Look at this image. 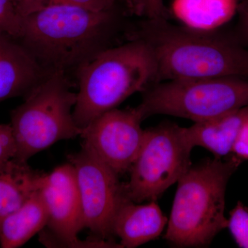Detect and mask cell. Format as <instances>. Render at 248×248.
<instances>
[{
  "label": "cell",
  "mask_w": 248,
  "mask_h": 248,
  "mask_svg": "<svg viewBox=\"0 0 248 248\" xmlns=\"http://www.w3.org/2000/svg\"><path fill=\"white\" fill-rule=\"evenodd\" d=\"M127 8L94 11L51 5L24 16L17 40L49 76L76 74L107 49L127 41Z\"/></svg>",
  "instance_id": "cell-1"
},
{
  "label": "cell",
  "mask_w": 248,
  "mask_h": 248,
  "mask_svg": "<svg viewBox=\"0 0 248 248\" xmlns=\"http://www.w3.org/2000/svg\"><path fill=\"white\" fill-rule=\"evenodd\" d=\"M192 149L185 128L177 124L144 130L141 149L129 170L130 179L123 184L125 197L137 203L157 200L190 169Z\"/></svg>",
  "instance_id": "cell-7"
},
{
  "label": "cell",
  "mask_w": 248,
  "mask_h": 248,
  "mask_svg": "<svg viewBox=\"0 0 248 248\" xmlns=\"http://www.w3.org/2000/svg\"><path fill=\"white\" fill-rule=\"evenodd\" d=\"M75 76L79 90L73 117L81 130L135 93L157 83L154 55L146 42L139 39L107 49Z\"/></svg>",
  "instance_id": "cell-3"
},
{
  "label": "cell",
  "mask_w": 248,
  "mask_h": 248,
  "mask_svg": "<svg viewBox=\"0 0 248 248\" xmlns=\"http://www.w3.org/2000/svg\"><path fill=\"white\" fill-rule=\"evenodd\" d=\"M248 122V105L185 128L187 140L193 148L200 146L211 152L215 158L232 153L235 140Z\"/></svg>",
  "instance_id": "cell-13"
},
{
  "label": "cell",
  "mask_w": 248,
  "mask_h": 248,
  "mask_svg": "<svg viewBox=\"0 0 248 248\" xmlns=\"http://www.w3.org/2000/svg\"><path fill=\"white\" fill-rule=\"evenodd\" d=\"M137 107L143 120L165 115L204 122L248 105V79L239 77L161 81L141 93Z\"/></svg>",
  "instance_id": "cell-6"
},
{
  "label": "cell",
  "mask_w": 248,
  "mask_h": 248,
  "mask_svg": "<svg viewBox=\"0 0 248 248\" xmlns=\"http://www.w3.org/2000/svg\"><path fill=\"white\" fill-rule=\"evenodd\" d=\"M51 5H71L94 11H109L127 8L130 11L127 0H19L17 10L22 17Z\"/></svg>",
  "instance_id": "cell-16"
},
{
  "label": "cell",
  "mask_w": 248,
  "mask_h": 248,
  "mask_svg": "<svg viewBox=\"0 0 248 248\" xmlns=\"http://www.w3.org/2000/svg\"><path fill=\"white\" fill-rule=\"evenodd\" d=\"M17 147L11 124H0V165L16 157Z\"/></svg>",
  "instance_id": "cell-20"
},
{
  "label": "cell",
  "mask_w": 248,
  "mask_h": 248,
  "mask_svg": "<svg viewBox=\"0 0 248 248\" xmlns=\"http://www.w3.org/2000/svg\"><path fill=\"white\" fill-rule=\"evenodd\" d=\"M69 76L55 73L47 77L11 112L16 140V159L28 161L54 143L81 135L73 109L77 93Z\"/></svg>",
  "instance_id": "cell-5"
},
{
  "label": "cell",
  "mask_w": 248,
  "mask_h": 248,
  "mask_svg": "<svg viewBox=\"0 0 248 248\" xmlns=\"http://www.w3.org/2000/svg\"><path fill=\"white\" fill-rule=\"evenodd\" d=\"M44 174L31 168L28 161L16 158L0 165V219L39 190Z\"/></svg>",
  "instance_id": "cell-15"
},
{
  "label": "cell",
  "mask_w": 248,
  "mask_h": 248,
  "mask_svg": "<svg viewBox=\"0 0 248 248\" xmlns=\"http://www.w3.org/2000/svg\"><path fill=\"white\" fill-rule=\"evenodd\" d=\"M22 19L16 0H0V32L17 39L22 29Z\"/></svg>",
  "instance_id": "cell-18"
},
{
  "label": "cell",
  "mask_w": 248,
  "mask_h": 248,
  "mask_svg": "<svg viewBox=\"0 0 248 248\" xmlns=\"http://www.w3.org/2000/svg\"><path fill=\"white\" fill-rule=\"evenodd\" d=\"M19 0H16V4H17V3L18 2V1H19Z\"/></svg>",
  "instance_id": "cell-24"
},
{
  "label": "cell",
  "mask_w": 248,
  "mask_h": 248,
  "mask_svg": "<svg viewBox=\"0 0 248 248\" xmlns=\"http://www.w3.org/2000/svg\"><path fill=\"white\" fill-rule=\"evenodd\" d=\"M228 228L238 246L248 248V208L241 202L230 213Z\"/></svg>",
  "instance_id": "cell-17"
},
{
  "label": "cell",
  "mask_w": 248,
  "mask_h": 248,
  "mask_svg": "<svg viewBox=\"0 0 248 248\" xmlns=\"http://www.w3.org/2000/svg\"><path fill=\"white\" fill-rule=\"evenodd\" d=\"M232 153L240 159H248V122L239 132Z\"/></svg>",
  "instance_id": "cell-22"
},
{
  "label": "cell",
  "mask_w": 248,
  "mask_h": 248,
  "mask_svg": "<svg viewBox=\"0 0 248 248\" xmlns=\"http://www.w3.org/2000/svg\"><path fill=\"white\" fill-rule=\"evenodd\" d=\"M47 77L19 40L0 32V102L25 98Z\"/></svg>",
  "instance_id": "cell-11"
},
{
  "label": "cell",
  "mask_w": 248,
  "mask_h": 248,
  "mask_svg": "<svg viewBox=\"0 0 248 248\" xmlns=\"http://www.w3.org/2000/svg\"><path fill=\"white\" fill-rule=\"evenodd\" d=\"M143 121L137 107L107 111L82 129V146L118 175L123 174L130 170L141 149Z\"/></svg>",
  "instance_id": "cell-10"
},
{
  "label": "cell",
  "mask_w": 248,
  "mask_h": 248,
  "mask_svg": "<svg viewBox=\"0 0 248 248\" xmlns=\"http://www.w3.org/2000/svg\"><path fill=\"white\" fill-rule=\"evenodd\" d=\"M48 215L40 191L19 208L0 219V247L17 248L47 226Z\"/></svg>",
  "instance_id": "cell-14"
},
{
  "label": "cell",
  "mask_w": 248,
  "mask_h": 248,
  "mask_svg": "<svg viewBox=\"0 0 248 248\" xmlns=\"http://www.w3.org/2000/svg\"><path fill=\"white\" fill-rule=\"evenodd\" d=\"M41 196L48 215L47 228L40 232V240L48 248H117L113 240L93 236L81 240L84 229L82 210L74 169L71 164L62 165L41 179Z\"/></svg>",
  "instance_id": "cell-8"
},
{
  "label": "cell",
  "mask_w": 248,
  "mask_h": 248,
  "mask_svg": "<svg viewBox=\"0 0 248 248\" xmlns=\"http://www.w3.org/2000/svg\"><path fill=\"white\" fill-rule=\"evenodd\" d=\"M127 1H128L129 4H130V3L132 2V1H133V0H127Z\"/></svg>",
  "instance_id": "cell-23"
},
{
  "label": "cell",
  "mask_w": 248,
  "mask_h": 248,
  "mask_svg": "<svg viewBox=\"0 0 248 248\" xmlns=\"http://www.w3.org/2000/svg\"><path fill=\"white\" fill-rule=\"evenodd\" d=\"M168 221L155 201L139 204L127 200L116 215L113 234L122 247L137 248L159 237Z\"/></svg>",
  "instance_id": "cell-12"
},
{
  "label": "cell",
  "mask_w": 248,
  "mask_h": 248,
  "mask_svg": "<svg viewBox=\"0 0 248 248\" xmlns=\"http://www.w3.org/2000/svg\"><path fill=\"white\" fill-rule=\"evenodd\" d=\"M133 39L151 48L157 83L213 77L248 79V48L233 29L201 30L175 25L168 19L142 18L130 24L127 41Z\"/></svg>",
  "instance_id": "cell-2"
},
{
  "label": "cell",
  "mask_w": 248,
  "mask_h": 248,
  "mask_svg": "<svg viewBox=\"0 0 248 248\" xmlns=\"http://www.w3.org/2000/svg\"><path fill=\"white\" fill-rule=\"evenodd\" d=\"M68 159L76 174L84 228L93 236L112 239L116 215L128 200L118 174L83 146Z\"/></svg>",
  "instance_id": "cell-9"
},
{
  "label": "cell",
  "mask_w": 248,
  "mask_h": 248,
  "mask_svg": "<svg viewBox=\"0 0 248 248\" xmlns=\"http://www.w3.org/2000/svg\"><path fill=\"white\" fill-rule=\"evenodd\" d=\"M241 161L233 155L190 166L178 181L165 239L177 247H204L228 228L227 185Z\"/></svg>",
  "instance_id": "cell-4"
},
{
  "label": "cell",
  "mask_w": 248,
  "mask_h": 248,
  "mask_svg": "<svg viewBox=\"0 0 248 248\" xmlns=\"http://www.w3.org/2000/svg\"><path fill=\"white\" fill-rule=\"evenodd\" d=\"M237 9L239 17L233 30L241 43L248 48V0H241Z\"/></svg>",
  "instance_id": "cell-21"
},
{
  "label": "cell",
  "mask_w": 248,
  "mask_h": 248,
  "mask_svg": "<svg viewBox=\"0 0 248 248\" xmlns=\"http://www.w3.org/2000/svg\"><path fill=\"white\" fill-rule=\"evenodd\" d=\"M133 14L148 19H168L164 0H133Z\"/></svg>",
  "instance_id": "cell-19"
}]
</instances>
